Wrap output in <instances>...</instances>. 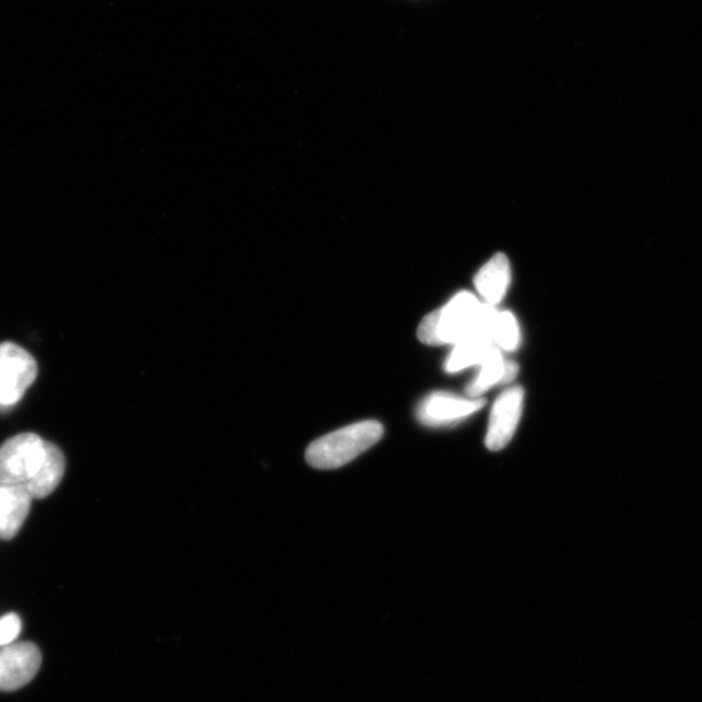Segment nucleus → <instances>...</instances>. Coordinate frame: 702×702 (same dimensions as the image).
Here are the masks:
<instances>
[{"instance_id":"obj_1","label":"nucleus","mask_w":702,"mask_h":702,"mask_svg":"<svg viewBox=\"0 0 702 702\" xmlns=\"http://www.w3.org/2000/svg\"><path fill=\"white\" fill-rule=\"evenodd\" d=\"M384 437L383 424L364 421L343 427L312 442L307 461L318 470H334L354 461Z\"/></svg>"},{"instance_id":"obj_2","label":"nucleus","mask_w":702,"mask_h":702,"mask_svg":"<svg viewBox=\"0 0 702 702\" xmlns=\"http://www.w3.org/2000/svg\"><path fill=\"white\" fill-rule=\"evenodd\" d=\"M482 303L474 294L462 292L437 311L431 312L419 325V340L425 345L440 347L460 343L474 338Z\"/></svg>"},{"instance_id":"obj_3","label":"nucleus","mask_w":702,"mask_h":702,"mask_svg":"<svg viewBox=\"0 0 702 702\" xmlns=\"http://www.w3.org/2000/svg\"><path fill=\"white\" fill-rule=\"evenodd\" d=\"M46 442L34 433H21L0 447V485H26L40 470Z\"/></svg>"},{"instance_id":"obj_4","label":"nucleus","mask_w":702,"mask_h":702,"mask_svg":"<svg viewBox=\"0 0 702 702\" xmlns=\"http://www.w3.org/2000/svg\"><path fill=\"white\" fill-rule=\"evenodd\" d=\"M38 365L26 349L13 342L0 345V408H11L34 383Z\"/></svg>"},{"instance_id":"obj_5","label":"nucleus","mask_w":702,"mask_h":702,"mask_svg":"<svg viewBox=\"0 0 702 702\" xmlns=\"http://www.w3.org/2000/svg\"><path fill=\"white\" fill-rule=\"evenodd\" d=\"M41 663L40 648L33 643L4 646L0 651V691H17L32 682Z\"/></svg>"},{"instance_id":"obj_6","label":"nucleus","mask_w":702,"mask_h":702,"mask_svg":"<svg viewBox=\"0 0 702 702\" xmlns=\"http://www.w3.org/2000/svg\"><path fill=\"white\" fill-rule=\"evenodd\" d=\"M523 403V389L513 387L503 392L493 404L485 438L487 448L492 452H499L513 439L521 422Z\"/></svg>"},{"instance_id":"obj_7","label":"nucleus","mask_w":702,"mask_h":702,"mask_svg":"<svg viewBox=\"0 0 702 702\" xmlns=\"http://www.w3.org/2000/svg\"><path fill=\"white\" fill-rule=\"evenodd\" d=\"M483 399H463L450 393H432L419 404L418 418L425 425L441 427L464 421L484 408Z\"/></svg>"},{"instance_id":"obj_8","label":"nucleus","mask_w":702,"mask_h":702,"mask_svg":"<svg viewBox=\"0 0 702 702\" xmlns=\"http://www.w3.org/2000/svg\"><path fill=\"white\" fill-rule=\"evenodd\" d=\"M32 500L24 485H0V538L11 540L18 535Z\"/></svg>"},{"instance_id":"obj_9","label":"nucleus","mask_w":702,"mask_h":702,"mask_svg":"<svg viewBox=\"0 0 702 702\" xmlns=\"http://www.w3.org/2000/svg\"><path fill=\"white\" fill-rule=\"evenodd\" d=\"M480 365H482V371L469 387L471 399H480V395L490 391L494 385L511 383L519 371L517 363L503 360L501 350L498 347H492L488 351L484 361Z\"/></svg>"},{"instance_id":"obj_10","label":"nucleus","mask_w":702,"mask_h":702,"mask_svg":"<svg viewBox=\"0 0 702 702\" xmlns=\"http://www.w3.org/2000/svg\"><path fill=\"white\" fill-rule=\"evenodd\" d=\"M66 471V458L57 445L46 442L44 458L40 470L24 485L32 499L48 498L62 482Z\"/></svg>"},{"instance_id":"obj_11","label":"nucleus","mask_w":702,"mask_h":702,"mask_svg":"<svg viewBox=\"0 0 702 702\" xmlns=\"http://www.w3.org/2000/svg\"><path fill=\"white\" fill-rule=\"evenodd\" d=\"M510 284V264L503 254L494 255L475 278V287L488 304L500 303Z\"/></svg>"},{"instance_id":"obj_12","label":"nucleus","mask_w":702,"mask_h":702,"mask_svg":"<svg viewBox=\"0 0 702 702\" xmlns=\"http://www.w3.org/2000/svg\"><path fill=\"white\" fill-rule=\"evenodd\" d=\"M494 347L492 342L482 340H465L454 345L449 355L445 369L448 372H460L472 365L482 364L488 351Z\"/></svg>"},{"instance_id":"obj_13","label":"nucleus","mask_w":702,"mask_h":702,"mask_svg":"<svg viewBox=\"0 0 702 702\" xmlns=\"http://www.w3.org/2000/svg\"><path fill=\"white\" fill-rule=\"evenodd\" d=\"M519 341H521V334H519V327L514 315L508 311L499 312L493 331L494 347L514 351L519 345Z\"/></svg>"},{"instance_id":"obj_14","label":"nucleus","mask_w":702,"mask_h":702,"mask_svg":"<svg viewBox=\"0 0 702 702\" xmlns=\"http://www.w3.org/2000/svg\"><path fill=\"white\" fill-rule=\"evenodd\" d=\"M21 632V620L17 614H7L0 618V646H9L17 640Z\"/></svg>"}]
</instances>
